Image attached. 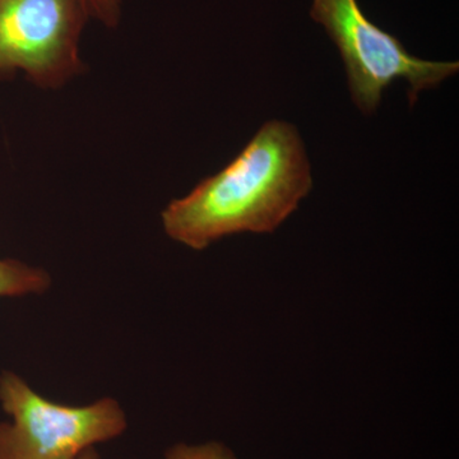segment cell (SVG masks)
<instances>
[{
  "label": "cell",
  "instance_id": "ba28073f",
  "mask_svg": "<svg viewBox=\"0 0 459 459\" xmlns=\"http://www.w3.org/2000/svg\"><path fill=\"white\" fill-rule=\"evenodd\" d=\"M74 459H100L98 452L93 448L86 449V451L78 455L77 457Z\"/></svg>",
  "mask_w": 459,
  "mask_h": 459
},
{
  "label": "cell",
  "instance_id": "3957f363",
  "mask_svg": "<svg viewBox=\"0 0 459 459\" xmlns=\"http://www.w3.org/2000/svg\"><path fill=\"white\" fill-rule=\"evenodd\" d=\"M0 404L12 418L0 424V459H74L126 430V413L113 398L56 403L12 371L0 374Z\"/></svg>",
  "mask_w": 459,
  "mask_h": 459
},
{
  "label": "cell",
  "instance_id": "6da1fadb",
  "mask_svg": "<svg viewBox=\"0 0 459 459\" xmlns=\"http://www.w3.org/2000/svg\"><path fill=\"white\" fill-rule=\"evenodd\" d=\"M312 189L298 129L271 120L221 171L172 201L162 225L172 240L195 250L243 232L272 234Z\"/></svg>",
  "mask_w": 459,
  "mask_h": 459
},
{
  "label": "cell",
  "instance_id": "7a4b0ae2",
  "mask_svg": "<svg viewBox=\"0 0 459 459\" xmlns=\"http://www.w3.org/2000/svg\"><path fill=\"white\" fill-rule=\"evenodd\" d=\"M310 17L340 51L353 104L362 114L376 113L383 93L397 80L409 82L412 107L421 91L437 89L458 74V62L411 56L395 36L365 16L358 0H313Z\"/></svg>",
  "mask_w": 459,
  "mask_h": 459
},
{
  "label": "cell",
  "instance_id": "52a82bcc",
  "mask_svg": "<svg viewBox=\"0 0 459 459\" xmlns=\"http://www.w3.org/2000/svg\"><path fill=\"white\" fill-rule=\"evenodd\" d=\"M89 17L96 18L105 26L114 29L122 13V0H81Z\"/></svg>",
  "mask_w": 459,
  "mask_h": 459
},
{
  "label": "cell",
  "instance_id": "8992f818",
  "mask_svg": "<svg viewBox=\"0 0 459 459\" xmlns=\"http://www.w3.org/2000/svg\"><path fill=\"white\" fill-rule=\"evenodd\" d=\"M165 459H237L222 443L211 442L201 446L177 444L166 452Z\"/></svg>",
  "mask_w": 459,
  "mask_h": 459
},
{
  "label": "cell",
  "instance_id": "5b68a950",
  "mask_svg": "<svg viewBox=\"0 0 459 459\" xmlns=\"http://www.w3.org/2000/svg\"><path fill=\"white\" fill-rule=\"evenodd\" d=\"M51 285L49 273L14 259H0V298L39 295Z\"/></svg>",
  "mask_w": 459,
  "mask_h": 459
},
{
  "label": "cell",
  "instance_id": "277c9868",
  "mask_svg": "<svg viewBox=\"0 0 459 459\" xmlns=\"http://www.w3.org/2000/svg\"><path fill=\"white\" fill-rule=\"evenodd\" d=\"M81 0H0V74L25 72L42 89H56L82 71Z\"/></svg>",
  "mask_w": 459,
  "mask_h": 459
}]
</instances>
